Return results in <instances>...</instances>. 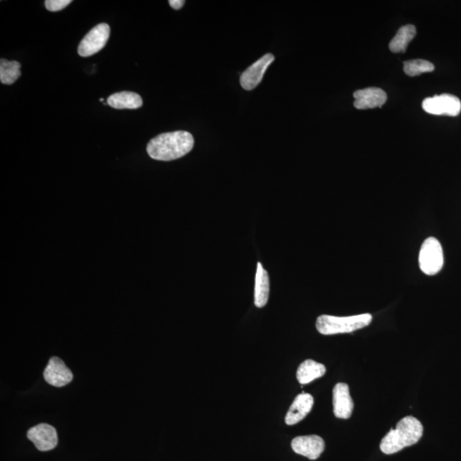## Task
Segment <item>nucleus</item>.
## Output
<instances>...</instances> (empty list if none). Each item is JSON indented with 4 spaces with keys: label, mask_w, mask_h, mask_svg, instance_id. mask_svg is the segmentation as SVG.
I'll use <instances>...</instances> for the list:
<instances>
[{
    "label": "nucleus",
    "mask_w": 461,
    "mask_h": 461,
    "mask_svg": "<svg viewBox=\"0 0 461 461\" xmlns=\"http://www.w3.org/2000/svg\"><path fill=\"white\" fill-rule=\"evenodd\" d=\"M194 145V136L190 132L176 131L157 136L149 141L147 151L153 159L168 161L186 156Z\"/></svg>",
    "instance_id": "f257e3e1"
},
{
    "label": "nucleus",
    "mask_w": 461,
    "mask_h": 461,
    "mask_svg": "<svg viewBox=\"0 0 461 461\" xmlns=\"http://www.w3.org/2000/svg\"><path fill=\"white\" fill-rule=\"evenodd\" d=\"M424 428L420 420L413 416H407L397 423L380 443V450L386 455H393L403 448L413 445L420 441Z\"/></svg>",
    "instance_id": "f03ea898"
},
{
    "label": "nucleus",
    "mask_w": 461,
    "mask_h": 461,
    "mask_svg": "<svg viewBox=\"0 0 461 461\" xmlns=\"http://www.w3.org/2000/svg\"><path fill=\"white\" fill-rule=\"evenodd\" d=\"M373 320L370 314H362L349 317H337L332 315H320L316 320V328L322 335H335L341 333H350L360 330L369 324Z\"/></svg>",
    "instance_id": "7ed1b4c3"
},
{
    "label": "nucleus",
    "mask_w": 461,
    "mask_h": 461,
    "mask_svg": "<svg viewBox=\"0 0 461 461\" xmlns=\"http://www.w3.org/2000/svg\"><path fill=\"white\" fill-rule=\"evenodd\" d=\"M418 263L426 275L433 276L442 270L444 263L443 250L437 238L430 237L422 243Z\"/></svg>",
    "instance_id": "20e7f679"
},
{
    "label": "nucleus",
    "mask_w": 461,
    "mask_h": 461,
    "mask_svg": "<svg viewBox=\"0 0 461 461\" xmlns=\"http://www.w3.org/2000/svg\"><path fill=\"white\" fill-rule=\"evenodd\" d=\"M422 107L425 112L431 115L457 117L460 113L461 102L451 94H442L425 98Z\"/></svg>",
    "instance_id": "39448f33"
},
{
    "label": "nucleus",
    "mask_w": 461,
    "mask_h": 461,
    "mask_svg": "<svg viewBox=\"0 0 461 461\" xmlns=\"http://www.w3.org/2000/svg\"><path fill=\"white\" fill-rule=\"evenodd\" d=\"M110 34L108 24L101 23L94 27L80 43L78 53L80 57L88 58L100 51L106 46Z\"/></svg>",
    "instance_id": "423d86ee"
},
{
    "label": "nucleus",
    "mask_w": 461,
    "mask_h": 461,
    "mask_svg": "<svg viewBox=\"0 0 461 461\" xmlns=\"http://www.w3.org/2000/svg\"><path fill=\"white\" fill-rule=\"evenodd\" d=\"M273 61H275L273 55L267 53L248 68L240 77L242 88L247 91H250L258 87L263 79L265 72Z\"/></svg>",
    "instance_id": "0eeeda50"
},
{
    "label": "nucleus",
    "mask_w": 461,
    "mask_h": 461,
    "mask_svg": "<svg viewBox=\"0 0 461 461\" xmlns=\"http://www.w3.org/2000/svg\"><path fill=\"white\" fill-rule=\"evenodd\" d=\"M28 438L33 442L38 450L50 451L58 445L57 430L53 426L40 424L28 431Z\"/></svg>",
    "instance_id": "6e6552de"
},
{
    "label": "nucleus",
    "mask_w": 461,
    "mask_h": 461,
    "mask_svg": "<svg viewBox=\"0 0 461 461\" xmlns=\"http://www.w3.org/2000/svg\"><path fill=\"white\" fill-rule=\"evenodd\" d=\"M292 447L298 455L317 460L324 450V442L319 435H301L292 440Z\"/></svg>",
    "instance_id": "1a4fd4ad"
},
{
    "label": "nucleus",
    "mask_w": 461,
    "mask_h": 461,
    "mask_svg": "<svg viewBox=\"0 0 461 461\" xmlns=\"http://www.w3.org/2000/svg\"><path fill=\"white\" fill-rule=\"evenodd\" d=\"M74 376L72 371L58 357L51 358L44 371V378L51 386L63 387L70 383Z\"/></svg>",
    "instance_id": "9d476101"
},
{
    "label": "nucleus",
    "mask_w": 461,
    "mask_h": 461,
    "mask_svg": "<svg viewBox=\"0 0 461 461\" xmlns=\"http://www.w3.org/2000/svg\"><path fill=\"white\" fill-rule=\"evenodd\" d=\"M354 401L347 383H337L333 388V412L335 416L347 420L352 415Z\"/></svg>",
    "instance_id": "9b49d317"
},
{
    "label": "nucleus",
    "mask_w": 461,
    "mask_h": 461,
    "mask_svg": "<svg viewBox=\"0 0 461 461\" xmlns=\"http://www.w3.org/2000/svg\"><path fill=\"white\" fill-rule=\"evenodd\" d=\"M354 105L358 110L374 109L381 107L387 100L383 90L378 88H369L354 92Z\"/></svg>",
    "instance_id": "f8f14e48"
},
{
    "label": "nucleus",
    "mask_w": 461,
    "mask_h": 461,
    "mask_svg": "<svg viewBox=\"0 0 461 461\" xmlns=\"http://www.w3.org/2000/svg\"><path fill=\"white\" fill-rule=\"evenodd\" d=\"M314 406V397L302 392L295 398L285 416L286 425H293L302 421L311 412Z\"/></svg>",
    "instance_id": "ddd939ff"
},
{
    "label": "nucleus",
    "mask_w": 461,
    "mask_h": 461,
    "mask_svg": "<svg viewBox=\"0 0 461 461\" xmlns=\"http://www.w3.org/2000/svg\"><path fill=\"white\" fill-rule=\"evenodd\" d=\"M269 292H270V280L268 273L265 270L262 263H258L255 273V305L263 307L267 305Z\"/></svg>",
    "instance_id": "4468645a"
},
{
    "label": "nucleus",
    "mask_w": 461,
    "mask_h": 461,
    "mask_svg": "<svg viewBox=\"0 0 461 461\" xmlns=\"http://www.w3.org/2000/svg\"><path fill=\"white\" fill-rule=\"evenodd\" d=\"M107 104L114 109H139L143 105L142 98L135 92H122L113 94L107 100Z\"/></svg>",
    "instance_id": "2eb2a0df"
},
{
    "label": "nucleus",
    "mask_w": 461,
    "mask_h": 461,
    "mask_svg": "<svg viewBox=\"0 0 461 461\" xmlns=\"http://www.w3.org/2000/svg\"><path fill=\"white\" fill-rule=\"evenodd\" d=\"M327 369L323 364L313 360L303 361L299 366L297 371V378L301 384L313 382L314 380L322 378L326 373Z\"/></svg>",
    "instance_id": "dca6fc26"
},
{
    "label": "nucleus",
    "mask_w": 461,
    "mask_h": 461,
    "mask_svg": "<svg viewBox=\"0 0 461 461\" xmlns=\"http://www.w3.org/2000/svg\"><path fill=\"white\" fill-rule=\"evenodd\" d=\"M416 28L413 25H405L401 27L396 36L392 38L390 43V50L392 53H405L409 43L416 36Z\"/></svg>",
    "instance_id": "f3484780"
},
{
    "label": "nucleus",
    "mask_w": 461,
    "mask_h": 461,
    "mask_svg": "<svg viewBox=\"0 0 461 461\" xmlns=\"http://www.w3.org/2000/svg\"><path fill=\"white\" fill-rule=\"evenodd\" d=\"M21 63L17 61H8L1 59L0 61V81L4 85H12L21 76Z\"/></svg>",
    "instance_id": "a211bd4d"
},
{
    "label": "nucleus",
    "mask_w": 461,
    "mask_h": 461,
    "mask_svg": "<svg viewBox=\"0 0 461 461\" xmlns=\"http://www.w3.org/2000/svg\"><path fill=\"white\" fill-rule=\"evenodd\" d=\"M433 63L424 59L409 60L404 63V72L408 76H418L434 70Z\"/></svg>",
    "instance_id": "6ab92c4d"
},
{
    "label": "nucleus",
    "mask_w": 461,
    "mask_h": 461,
    "mask_svg": "<svg viewBox=\"0 0 461 461\" xmlns=\"http://www.w3.org/2000/svg\"><path fill=\"white\" fill-rule=\"evenodd\" d=\"M71 3V0H46L45 2L47 10L59 11Z\"/></svg>",
    "instance_id": "aec40b11"
},
{
    "label": "nucleus",
    "mask_w": 461,
    "mask_h": 461,
    "mask_svg": "<svg viewBox=\"0 0 461 461\" xmlns=\"http://www.w3.org/2000/svg\"><path fill=\"white\" fill-rule=\"evenodd\" d=\"M169 3L170 6L174 9V10H179V9L183 7L185 1L184 0H169Z\"/></svg>",
    "instance_id": "412c9836"
},
{
    "label": "nucleus",
    "mask_w": 461,
    "mask_h": 461,
    "mask_svg": "<svg viewBox=\"0 0 461 461\" xmlns=\"http://www.w3.org/2000/svg\"><path fill=\"white\" fill-rule=\"evenodd\" d=\"M101 102H104V98H100Z\"/></svg>",
    "instance_id": "4be33fe9"
}]
</instances>
